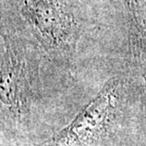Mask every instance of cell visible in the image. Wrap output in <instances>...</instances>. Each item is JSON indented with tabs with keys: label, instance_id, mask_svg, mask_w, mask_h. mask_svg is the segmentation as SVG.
<instances>
[{
	"label": "cell",
	"instance_id": "obj_1",
	"mask_svg": "<svg viewBox=\"0 0 146 146\" xmlns=\"http://www.w3.org/2000/svg\"><path fill=\"white\" fill-rule=\"evenodd\" d=\"M112 106L113 97L110 93L100 96L59 134L55 144L80 146L92 141L104 129Z\"/></svg>",
	"mask_w": 146,
	"mask_h": 146
}]
</instances>
